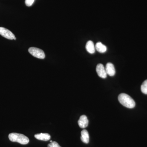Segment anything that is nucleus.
I'll use <instances>...</instances> for the list:
<instances>
[{
	"mask_svg": "<svg viewBox=\"0 0 147 147\" xmlns=\"http://www.w3.org/2000/svg\"><path fill=\"white\" fill-rule=\"evenodd\" d=\"M50 143H51V142H53V141H50Z\"/></svg>",
	"mask_w": 147,
	"mask_h": 147,
	"instance_id": "2eb2a0df",
	"label": "nucleus"
},
{
	"mask_svg": "<svg viewBox=\"0 0 147 147\" xmlns=\"http://www.w3.org/2000/svg\"><path fill=\"white\" fill-rule=\"evenodd\" d=\"M34 137L38 140L43 141H49L51 138L50 135L48 133H41L36 134L34 135Z\"/></svg>",
	"mask_w": 147,
	"mask_h": 147,
	"instance_id": "6e6552de",
	"label": "nucleus"
},
{
	"mask_svg": "<svg viewBox=\"0 0 147 147\" xmlns=\"http://www.w3.org/2000/svg\"><path fill=\"white\" fill-rule=\"evenodd\" d=\"M86 48L88 53L90 54H94L95 52V47L93 42L91 40L88 41L86 44Z\"/></svg>",
	"mask_w": 147,
	"mask_h": 147,
	"instance_id": "9d476101",
	"label": "nucleus"
},
{
	"mask_svg": "<svg viewBox=\"0 0 147 147\" xmlns=\"http://www.w3.org/2000/svg\"><path fill=\"white\" fill-rule=\"evenodd\" d=\"M0 34L7 39L13 40L15 38V35L12 32L3 27H0Z\"/></svg>",
	"mask_w": 147,
	"mask_h": 147,
	"instance_id": "20e7f679",
	"label": "nucleus"
},
{
	"mask_svg": "<svg viewBox=\"0 0 147 147\" xmlns=\"http://www.w3.org/2000/svg\"><path fill=\"white\" fill-rule=\"evenodd\" d=\"M81 140L82 142L86 144L89 142V135L88 131L86 129H83L81 131Z\"/></svg>",
	"mask_w": 147,
	"mask_h": 147,
	"instance_id": "1a4fd4ad",
	"label": "nucleus"
},
{
	"mask_svg": "<svg viewBox=\"0 0 147 147\" xmlns=\"http://www.w3.org/2000/svg\"><path fill=\"white\" fill-rule=\"evenodd\" d=\"M9 139L11 142H18L21 144L26 145L29 143V139L23 134L17 133H11L9 135Z\"/></svg>",
	"mask_w": 147,
	"mask_h": 147,
	"instance_id": "f03ea898",
	"label": "nucleus"
},
{
	"mask_svg": "<svg viewBox=\"0 0 147 147\" xmlns=\"http://www.w3.org/2000/svg\"><path fill=\"white\" fill-rule=\"evenodd\" d=\"M95 49L99 53H103L106 52L107 48L105 45H103L101 42H98L96 44Z\"/></svg>",
	"mask_w": 147,
	"mask_h": 147,
	"instance_id": "9b49d317",
	"label": "nucleus"
},
{
	"mask_svg": "<svg viewBox=\"0 0 147 147\" xmlns=\"http://www.w3.org/2000/svg\"><path fill=\"white\" fill-rule=\"evenodd\" d=\"M141 91L143 93L147 94V80L143 82L141 86Z\"/></svg>",
	"mask_w": 147,
	"mask_h": 147,
	"instance_id": "f8f14e48",
	"label": "nucleus"
},
{
	"mask_svg": "<svg viewBox=\"0 0 147 147\" xmlns=\"http://www.w3.org/2000/svg\"><path fill=\"white\" fill-rule=\"evenodd\" d=\"M35 0H26L25 3L28 7H30L34 3Z\"/></svg>",
	"mask_w": 147,
	"mask_h": 147,
	"instance_id": "4468645a",
	"label": "nucleus"
},
{
	"mask_svg": "<svg viewBox=\"0 0 147 147\" xmlns=\"http://www.w3.org/2000/svg\"><path fill=\"white\" fill-rule=\"evenodd\" d=\"M29 53L34 57L40 59H44L45 58V53L43 50L36 47H30L28 49Z\"/></svg>",
	"mask_w": 147,
	"mask_h": 147,
	"instance_id": "7ed1b4c3",
	"label": "nucleus"
},
{
	"mask_svg": "<svg viewBox=\"0 0 147 147\" xmlns=\"http://www.w3.org/2000/svg\"><path fill=\"white\" fill-rule=\"evenodd\" d=\"M118 100L122 105L128 108H134L136 105L132 98L126 94L121 93L119 95Z\"/></svg>",
	"mask_w": 147,
	"mask_h": 147,
	"instance_id": "f257e3e1",
	"label": "nucleus"
},
{
	"mask_svg": "<svg viewBox=\"0 0 147 147\" xmlns=\"http://www.w3.org/2000/svg\"><path fill=\"white\" fill-rule=\"evenodd\" d=\"M105 68L107 75L108 74L109 76H113L115 74L116 71L115 67L111 63H107Z\"/></svg>",
	"mask_w": 147,
	"mask_h": 147,
	"instance_id": "0eeeda50",
	"label": "nucleus"
},
{
	"mask_svg": "<svg viewBox=\"0 0 147 147\" xmlns=\"http://www.w3.org/2000/svg\"><path fill=\"white\" fill-rule=\"evenodd\" d=\"M48 147H61L60 145L56 142H53L48 145Z\"/></svg>",
	"mask_w": 147,
	"mask_h": 147,
	"instance_id": "ddd939ff",
	"label": "nucleus"
},
{
	"mask_svg": "<svg viewBox=\"0 0 147 147\" xmlns=\"http://www.w3.org/2000/svg\"><path fill=\"white\" fill-rule=\"evenodd\" d=\"M16 38H14V40H16Z\"/></svg>",
	"mask_w": 147,
	"mask_h": 147,
	"instance_id": "dca6fc26",
	"label": "nucleus"
},
{
	"mask_svg": "<svg viewBox=\"0 0 147 147\" xmlns=\"http://www.w3.org/2000/svg\"><path fill=\"white\" fill-rule=\"evenodd\" d=\"M79 126L81 128H85L88 125V120L87 117L85 115L81 116L78 121Z\"/></svg>",
	"mask_w": 147,
	"mask_h": 147,
	"instance_id": "423d86ee",
	"label": "nucleus"
},
{
	"mask_svg": "<svg viewBox=\"0 0 147 147\" xmlns=\"http://www.w3.org/2000/svg\"><path fill=\"white\" fill-rule=\"evenodd\" d=\"M96 71L98 76L102 79H105L107 77V74L106 73L105 68L102 64H98L96 66Z\"/></svg>",
	"mask_w": 147,
	"mask_h": 147,
	"instance_id": "39448f33",
	"label": "nucleus"
}]
</instances>
